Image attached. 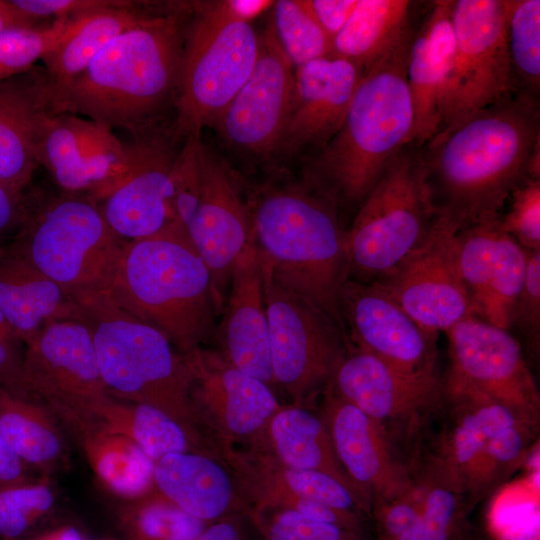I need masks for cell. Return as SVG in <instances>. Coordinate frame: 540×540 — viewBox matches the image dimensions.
Masks as SVG:
<instances>
[{"mask_svg": "<svg viewBox=\"0 0 540 540\" xmlns=\"http://www.w3.org/2000/svg\"><path fill=\"white\" fill-rule=\"evenodd\" d=\"M460 228L439 212L422 244L391 273L374 280L432 337L474 316L458 266Z\"/></svg>", "mask_w": 540, "mask_h": 540, "instance_id": "9a60e30c", "label": "cell"}, {"mask_svg": "<svg viewBox=\"0 0 540 540\" xmlns=\"http://www.w3.org/2000/svg\"><path fill=\"white\" fill-rule=\"evenodd\" d=\"M23 345L22 382L27 396L67 428L94 420L93 407L109 394L86 321H50Z\"/></svg>", "mask_w": 540, "mask_h": 540, "instance_id": "8fae6325", "label": "cell"}, {"mask_svg": "<svg viewBox=\"0 0 540 540\" xmlns=\"http://www.w3.org/2000/svg\"><path fill=\"white\" fill-rule=\"evenodd\" d=\"M203 146L200 135H188L179 153L175 154L170 170L174 218L186 229L201 194Z\"/></svg>", "mask_w": 540, "mask_h": 540, "instance_id": "f6af8a7d", "label": "cell"}, {"mask_svg": "<svg viewBox=\"0 0 540 540\" xmlns=\"http://www.w3.org/2000/svg\"><path fill=\"white\" fill-rule=\"evenodd\" d=\"M507 10L508 0H453L455 60L439 131L516 90L507 51Z\"/></svg>", "mask_w": 540, "mask_h": 540, "instance_id": "7c38bea8", "label": "cell"}, {"mask_svg": "<svg viewBox=\"0 0 540 540\" xmlns=\"http://www.w3.org/2000/svg\"><path fill=\"white\" fill-rule=\"evenodd\" d=\"M452 3L433 1L410 41L406 74L414 110L411 144L417 148L437 134L443 119L455 60Z\"/></svg>", "mask_w": 540, "mask_h": 540, "instance_id": "4316f807", "label": "cell"}, {"mask_svg": "<svg viewBox=\"0 0 540 540\" xmlns=\"http://www.w3.org/2000/svg\"><path fill=\"white\" fill-rule=\"evenodd\" d=\"M424 496V495H423ZM423 496H416L412 489L391 501L372 509L379 540H397L416 523Z\"/></svg>", "mask_w": 540, "mask_h": 540, "instance_id": "f907efd6", "label": "cell"}, {"mask_svg": "<svg viewBox=\"0 0 540 540\" xmlns=\"http://www.w3.org/2000/svg\"><path fill=\"white\" fill-rule=\"evenodd\" d=\"M21 215L20 193L0 183V235L10 229Z\"/></svg>", "mask_w": 540, "mask_h": 540, "instance_id": "6f0895ef", "label": "cell"}, {"mask_svg": "<svg viewBox=\"0 0 540 540\" xmlns=\"http://www.w3.org/2000/svg\"><path fill=\"white\" fill-rule=\"evenodd\" d=\"M407 0H358L331 44V55L350 61L364 74L410 29Z\"/></svg>", "mask_w": 540, "mask_h": 540, "instance_id": "e575fe53", "label": "cell"}, {"mask_svg": "<svg viewBox=\"0 0 540 540\" xmlns=\"http://www.w3.org/2000/svg\"><path fill=\"white\" fill-rule=\"evenodd\" d=\"M253 445L265 449L288 467L319 471L336 478L369 505L340 464L322 417L308 407L281 406Z\"/></svg>", "mask_w": 540, "mask_h": 540, "instance_id": "1f68e13d", "label": "cell"}, {"mask_svg": "<svg viewBox=\"0 0 540 540\" xmlns=\"http://www.w3.org/2000/svg\"><path fill=\"white\" fill-rule=\"evenodd\" d=\"M218 458L232 473L248 510L286 509L341 527L350 524L349 512L371 516V507L336 478L288 467L257 445L223 447Z\"/></svg>", "mask_w": 540, "mask_h": 540, "instance_id": "5bb4252c", "label": "cell"}, {"mask_svg": "<svg viewBox=\"0 0 540 540\" xmlns=\"http://www.w3.org/2000/svg\"><path fill=\"white\" fill-rule=\"evenodd\" d=\"M527 253L525 280L515 305L512 326L516 325L536 348L540 335V250Z\"/></svg>", "mask_w": 540, "mask_h": 540, "instance_id": "681fc988", "label": "cell"}, {"mask_svg": "<svg viewBox=\"0 0 540 540\" xmlns=\"http://www.w3.org/2000/svg\"><path fill=\"white\" fill-rule=\"evenodd\" d=\"M271 22L294 68L331 55L332 41L302 0L275 1Z\"/></svg>", "mask_w": 540, "mask_h": 540, "instance_id": "60d3db41", "label": "cell"}, {"mask_svg": "<svg viewBox=\"0 0 540 540\" xmlns=\"http://www.w3.org/2000/svg\"><path fill=\"white\" fill-rule=\"evenodd\" d=\"M187 231L210 271L219 305L232 269L250 240L252 218L230 169L205 145L201 194Z\"/></svg>", "mask_w": 540, "mask_h": 540, "instance_id": "7402d4cb", "label": "cell"}, {"mask_svg": "<svg viewBox=\"0 0 540 540\" xmlns=\"http://www.w3.org/2000/svg\"><path fill=\"white\" fill-rule=\"evenodd\" d=\"M79 306L108 394L161 410L215 455L190 407L187 365L169 339L120 308L110 294Z\"/></svg>", "mask_w": 540, "mask_h": 540, "instance_id": "8992f818", "label": "cell"}, {"mask_svg": "<svg viewBox=\"0 0 540 540\" xmlns=\"http://www.w3.org/2000/svg\"><path fill=\"white\" fill-rule=\"evenodd\" d=\"M107 7L87 19L43 58L51 93L68 87L118 35L141 22L148 14L135 4Z\"/></svg>", "mask_w": 540, "mask_h": 540, "instance_id": "836d02e7", "label": "cell"}, {"mask_svg": "<svg viewBox=\"0 0 540 540\" xmlns=\"http://www.w3.org/2000/svg\"><path fill=\"white\" fill-rule=\"evenodd\" d=\"M154 486L180 509L206 523L248 511L232 473L215 456L168 454L155 462Z\"/></svg>", "mask_w": 540, "mask_h": 540, "instance_id": "f546056e", "label": "cell"}, {"mask_svg": "<svg viewBox=\"0 0 540 540\" xmlns=\"http://www.w3.org/2000/svg\"><path fill=\"white\" fill-rule=\"evenodd\" d=\"M506 40L514 88L537 97L540 87L539 0H508Z\"/></svg>", "mask_w": 540, "mask_h": 540, "instance_id": "f35d334b", "label": "cell"}, {"mask_svg": "<svg viewBox=\"0 0 540 540\" xmlns=\"http://www.w3.org/2000/svg\"><path fill=\"white\" fill-rule=\"evenodd\" d=\"M230 282V295L218 333L219 351L234 367L274 389L263 265L252 232L232 269Z\"/></svg>", "mask_w": 540, "mask_h": 540, "instance_id": "484cf974", "label": "cell"}, {"mask_svg": "<svg viewBox=\"0 0 540 540\" xmlns=\"http://www.w3.org/2000/svg\"><path fill=\"white\" fill-rule=\"evenodd\" d=\"M228 6L240 19L251 23L274 2L268 0H228Z\"/></svg>", "mask_w": 540, "mask_h": 540, "instance_id": "91938a15", "label": "cell"}, {"mask_svg": "<svg viewBox=\"0 0 540 540\" xmlns=\"http://www.w3.org/2000/svg\"><path fill=\"white\" fill-rule=\"evenodd\" d=\"M37 22L16 8L10 0H0V32L9 28L36 26Z\"/></svg>", "mask_w": 540, "mask_h": 540, "instance_id": "680465c9", "label": "cell"}, {"mask_svg": "<svg viewBox=\"0 0 540 540\" xmlns=\"http://www.w3.org/2000/svg\"><path fill=\"white\" fill-rule=\"evenodd\" d=\"M500 228L527 251L540 250V180L526 178L510 194Z\"/></svg>", "mask_w": 540, "mask_h": 540, "instance_id": "bcb514c9", "label": "cell"}, {"mask_svg": "<svg viewBox=\"0 0 540 540\" xmlns=\"http://www.w3.org/2000/svg\"><path fill=\"white\" fill-rule=\"evenodd\" d=\"M438 215L419 148L409 144L390 162L347 231L350 275L371 282L391 273L422 244Z\"/></svg>", "mask_w": 540, "mask_h": 540, "instance_id": "9c48e42d", "label": "cell"}, {"mask_svg": "<svg viewBox=\"0 0 540 540\" xmlns=\"http://www.w3.org/2000/svg\"><path fill=\"white\" fill-rule=\"evenodd\" d=\"M320 416L340 464L371 506V515L373 508L412 489L408 472L380 423L330 387L324 393Z\"/></svg>", "mask_w": 540, "mask_h": 540, "instance_id": "ffe728a7", "label": "cell"}, {"mask_svg": "<svg viewBox=\"0 0 540 540\" xmlns=\"http://www.w3.org/2000/svg\"><path fill=\"white\" fill-rule=\"evenodd\" d=\"M44 68L0 83V183L21 193L38 166L37 146L47 120L54 115Z\"/></svg>", "mask_w": 540, "mask_h": 540, "instance_id": "83f0119b", "label": "cell"}, {"mask_svg": "<svg viewBox=\"0 0 540 540\" xmlns=\"http://www.w3.org/2000/svg\"><path fill=\"white\" fill-rule=\"evenodd\" d=\"M119 522L126 540H197L209 524L186 513L156 489L127 501Z\"/></svg>", "mask_w": 540, "mask_h": 540, "instance_id": "74e56055", "label": "cell"}, {"mask_svg": "<svg viewBox=\"0 0 540 540\" xmlns=\"http://www.w3.org/2000/svg\"><path fill=\"white\" fill-rule=\"evenodd\" d=\"M124 243L98 202L65 193L27 217L9 247L82 305L110 294Z\"/></svg>", "mask_w": 540, "mask_h": 540, "instance_id": "52a82bcc", "label": "cell"}, {"mask_svg": "<svg viewBox=\"0 0 540 540\" xmlns=\"http://www.w3.org/2000/svg\"><path fill=\"white\" fill-rule=\"evenodd\" d=\"M412 28L362 77L337 134L316 154L310 181L336 204L362 203L405 146L414 110L407 82Z\"/></svg>", "mask_w": 540, "mask_h": 540, "instance_id": "3957f363", "label": "cell"}, {"mask_svg": "<svg viewBox=\"0 0 540 540\" xmlns=\"http://www.w3.org/2000/svg\"><path fill=\"white\" fill-rule=\"evenodd\" d=\"M363 70L326 56L295 68L288 120L279 150H321L340 130Z\"/></svg>", "mask_w": 540, "mask_h": 540, "instance_id": "cb8c5ba5", "label": "cell"}, {"mask_svg": "<svg viewBox=\"0 0 540 540\" xmlns=\"http://www.w3.org/2000/svg\"><path fill=\"white\" fill-rule=\"evenodd\" d=\"M532 426L518 422L489 440L485 459L488 488L521 463L528 450Z\"/></svg>", "mask_w": 540, "mask_h": 540, "instance_id": "c3c4849f", "label": "cell"}, {"mask_svg": "<svg viewBox=\"0 0 540 540\" xmlns=\"http://www.w3.org/2000/svg\"><path fill=\"white\" fill-rule=\"evenodd\" d=\"M246 516L259 540H370L368 535L286 509L253 507Z\"/></svg>", "mask_w": 540, "mask_h": 540, "instance_id": "b9f144b4", "label": "cell"}, {"mask_svg": "<svg viewBox=\"0 0 540 540\" xmlns=\"http://www.w3.org/2000/svg\"><path fill=\"white\" fill-rule=\"evenodd\" d=\"M23 344L0 310V385L20 397L29 398L22 382Z\"/></svg>", "mask_w": 540, "mask_h": 540, "instance_id": "816d5d0a", "label": "cell"}, {"mask_svg": "<svg viewBox=\"0 0 540 540\" xmlns=\"http://www.w3.org/2000/svg\"><path fill=\"white\" fill-rule=\"evenodd\" d=\"M130 149L129 171L99 205L109 227L125 241L150 237L175 221L170 182L175 154L162 140L145 135Z\"/></svg>", "mask_w": 540, "mask_h": 540, "instance_id": "d4e9b609", "label": "cell"}, {"mask_svg": "<svg viewBox=\"0 0 540 540\" xmlns=\"http://www.w3.org/2000/svg\"><path fill=\"white\" fill-rule=\"evenodd\" d=\"M491 540H540L536 497L521 496L495 504L488 516Z\"/></svg>", "mask_w": 540, "mask_h": 540, "instance_id": "7dc6e473", "label": "cell"}, {"mask_svg": "<svg viewBox=\"0 0 540 540\" xmlns=\"http://www.w3.org/2000/svg\"><path fill=\"white\" fill-rule=\"evenodd\" d=\"M330 388L383 428L419 421L440 407L446 395L433 370L403 369L350 346Z\"/></svg>", "mask_w": 540, "mask_h": 540, "instance_id": "d6986e66", "label": "cell"}, {"mask_svg": "<svg viewBox=\"0 0 540 540\" xmlns=\"http://www.w3.org/2000/svg\"><path fill=\"white\" fill-rule=\"evenodd\" d=\"M539 140L538 98L518 90L440 130L419 148L439 212L461 228L500 218Z\"/></svg>", "mask_w": 540, "mask_h": 540, "instance_id": "6da1fadb", "label": "cell"}, {"mask_svg": "<svg viewBox=\"0 0 540 540\" xmlns=\"http://www.w3.org/2000/svg\"><path fill=\"white\" fill-rule=\"evenodd\" d=\"M57 423L43 404L0 385V436L25 464L52 469L61 462L65 444Z\"/></svg>", "mask_w": 540, "mask_h": 540, "instance_id": "8d00e7d4", "label": "cell"}, {"mask_svg": "<svg viewBox=\"0 0 540 540\" xmlns=\"http://www.w3.org/2000/svg\"><path fill=\"white\" fill-rule=\"evenodd\" d=\"M182 355L192 413L217 455L219 448L256 443L282 406L274 390L234 367L219 350L199 346Z\"/></svg>", "mask_w": 540, "mask_h": 540, "instance_id": "4fadbf2b", "label": "cell"}, {"mask_svg": "<svg viewBox=\"0 0 540 540\" xmlns=\"http://www.w3.org/2000/svg\"><path fill=\"white\" fill-rule=\"evenodd\" d=\"M91 12L56 18L49 26L15 27L1 31L0 83L31 70L38 59L71 35Z\"/></svg>", "mask_w": 540, "mask_h": 540, "instance_id": "ab89813d", "label": "cell"}, {"mask_svg": "<svg viewBox=\"0 0 540 540\" xmlns=\"http://www.w3.org/2000/svg\"><path fill=\"white\" fill-rule=\"evenodd\" d=\"M251 218L255 243L274 278L343 328L340 300L350 259L337 204L312 182L271 186Z\"/></svg>", "mask_w": 540, "mask_h": 540, "instance_id": "277c9868", "label": "cell"}, {"mask_svg": "<svg viewBox=\"0 0 540 540\" xmlns=\"http://www.w3.org/2000/svg\"><path fill=\"white\" fill-rule=\"evenodd\" d=\"M344 331L356 349L407 370H433L432 341L375 281L348 279L340 300Z\"/></svg>", "mask_w": 540, "mask_h": 540, "instance_id": "603a6c76", "label": "cell"}, {"mask_svg": "<svg viewBox=\"0 0 540 540\" xmlns=\"http://www.w3.org/2000/svg\"><path fill=\"white\" fill-rule=\"evenodd\" d=\"M69 431L99 482L111 493L131 501L155 489V462L132 440L96 420L77 424Z\"/></svg>", "mask_w": 540, "mask_h": 540, "instance_id": "d6a6232c", "label": "cell"}, {"mask_svg": "<svg viewBox=\"0 0 540 540\" xmlns=\"http://www.w3.org/2000/svg\"><path fill=\"white\" fill-rule=\"evenodd\" d=\"M262 265L275 385L286 393L291 405L307 407L332 384L349 342L334 319L280 284L263 260Z\"/></svg>", "mask_w": 540, "mask_h": 540, "instance_id": "30bf717a", "label": "cell"}, {"mask_svg": "<svg viewBox=\"0 0 540 540\" xmlns=\"http://www.w3.org/2000/svg\"><path fill=\"white\" fill-rule=\"evenodd\" d=\"M458 413L444 444V468L447 482L472 495L488 489L486 449L489 440L500 431L527 420L509 406L476 392L447 390Z\"/></svg>", "mask_w": 540, "mask_h": 540, "instance_id": "f1b7e54d", "label": "cell"}, {"mask_svg": "<svg viewBox=\"0 0 540 540\" xmlns=\"http://www.w3.org/2000/svg\"><path fill=\"white\" fill-rule=\"evenodd\" d=\"M446 333L452 366L445 388L476 392L536 423V385L509 331L472 316Z\"/></svg>", "mask_w": 540, "mask_h": 540, "instance_id": "2e32d148", "label": "cell"}, {"mask_svg": "<svg viewBox=\"0 0 540 540\" xmlns=\"http://www.w3.org/2000/svg\"><path fill=\"white\" fill-rule=\"evenodd\" d=\"M29 482L25 463L0 436V488Z\"/></svg>", "mask_w": 540, "mask_h": 540, "instance_id": "9f6ffc18", "label": "cell"}, {"mask_svg": "<svg viewBox=\"0 0 540 540\" xmlns=\"http://www.w3.org/2000/svg\"><path fill=\"white\" fill-rule=\"evenodd\" d=\"M44 481L0 488V540H20L53 506Z\"/></svg>", "mask_w": 540, "mask_h": 540, "instance_id": "ee69618b", "label": "cell"}, {"mask_svg": "<svg viewBox=\"0 0 540 540\" xmlns=\"http://www.w3.org/2000/svg\"><path fill=\"white\" fill-rule=\"evenodd\" d=\"M91 414L107 429L132 440L154 462L179 452L215 456L178 422L152 406L107 395L93 407Z\"/></svg>", "mask_w": 540, "mask_h": 540, "instance_id": "d590c367", "label": "cell"}, {"mask_svg": "<svg viewBox=\"0 0 540 540\" xmlns=\"http://www.w3.org/2000/svg\"><path fill=\"white\" fill-rule=\"evenodd\" d=\"M302 1L331 41L345 26L358 2V0Z\"/></svg>", "mask_w": 540, "mask_h": 540, "instance_id": "db71d44e", "label": "cell"}, {"mask_svg": "<svg viewBox=\"0 0 540 540\" xmlns=\"http://www.w3.org/2000/svg\"><path fill=\"white\" fill-rule=\"evenodd\" d=\"M185 31L176 14H148L113 39L68 87L52 94L55 114L87 116L136 138L175 97Z\"/></svg>", "mask_w": 540, "mask_h": 540, "instance_id": "7a4b0ae2", "label": "cell"}, {"mask_svg": "<svg viewBox=\"0 0 540 540\" xmlns=\"http://www.w3.org/2000/svg\"><path fill=\"white\" fill-rule=\"evenodd\" d=\"M36 157L65 193L85 194L96 202L120 184L131 165L130 145L112 129L70 113L47 120Z\"/></svg>", "mask_w": 540, "mask_h": 540, "instance_id": "ac0fdd59", "label": "cell"}, {"mask_svg": "<svg viewBox=\"0 0 540 540\" xmlns=\"http://www.w3.org/2000/svg\"><path fill=\"white\" fill-rule=\"evenodd\" d=\"M0 310L22 342L50 321L84 319L71 296L9 245L0 246Z\"/></svg>", "mask_w": 540, "mask_h": 540, "instance_id": "4dcf8cb0", "label": "cell"}, {"mask_svg": "<svg viewBox=\"0 0 540 540\" xmlns=\"http://www.w3.org/2000/svg\"><path fill=\"white\" fill-rule=\"evenodd\" d=\"M30 540H82V538L76 529L64 527Z\"/></svg>", "mask_w": 540, "mask_h": 540, "instance_id": "94428289", "label": "cell"}, {"mask_svg": "<svg viewBox=\"0 0 540 540\" xmlns=\"http://www.w3.org/2000/svg\"><path fill=\"white\" fill-rule=\"evenodd\" d=\"M258 36V56L251 74L213 126L236 149L267 156L279 150L292 102L295 68L271 19Z\"/></svg>", "mask_w": 540, "mask_h": 540, "instance_id": "e0dca14e", "label": "cell"}, {"mask_svg": "<svg viewBox=\"0 0 540 540\" xmlns=\"http://www.w3.org/2000/svg\"><path fill=\"white\" fill-rule=\"evenodd\" d=\"M110 296L124 311L163 333L186 354L214 330L210 271L186 227L171 222L158 233L125 241Z\"/></svg>", "mask_w": 540, "mask_h": 540, "instance_id": "5b68a950", "label": "cell"}, {"mask_svg": "<svg viewBox=\"0 0 540 540\" xmlns=\"http://www.w3.org/2000/svg\"><path fill=\"white\" fill-rule=\"evenodd\" d=\"M194 7L174 97L176 133L186 137L215 124L251 74L259 49L253 26L236 16L227 1Z\"/></svg>", "mask_w": 540, "mask_h": 540, "instance_id": "ba28073f", "label": "cell"}, {"mask_svg": "<svg viewBox=\"0 0 540 540\" xmlns=\"http://www.w3.org/2000/svg\"><path fill=\"white\" fill-rule=\"evenodd\" d=\"M499 219L460 228L457 257L474 316L509 330L525 280L528 253L500 228Z\"/></svg>", "mask_w": 540, "mask_h": 540, "instance_id": "44dd1931", "label": "cell"}, {"mask_svg": "<svg viewBox=\"0 0 540 540\" xmlns=\"http://www.w3.org/2000/svg\"><path fill=\"white\" fill-rule=\"evenodd\" d=\"M246 514H234L209 523L197 540H259Z\"/></svg>", "mask_w": 540, "mask_h": 540, "instance_id": "11a10c76", "label": "cell"}, {"mask_svg": "<svg viewBox=\"0 0 540 540\" xmlns=\"http://www.w3.org/2000/svg\"><path fill=\"white\" fill-rule=\"evenodd\" d=\"M461 492L450 483L429 487L414 526L397 540H458L464 530Z\"/></svg>", "mask_w": 540, "mask_h": 540, "instance_id": "7bdbcfd3", "label": "cell"}, {"mask_svg": "<svg viewBox=\"0 0 540 540\" xmlns=\"http://www.w3.org/2000/svg\"><path fill=\"white\" fill-rule=\"evenodd\" d=\"M24 14L40 20L49 16L56 18L94 11L125 4L123 0H10Z\"/></svg>", "mask_w": 540, "mask_h": 540, "instance_id": "f5cc1de1", "label": "cell"}]
</instances>
